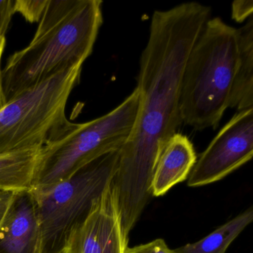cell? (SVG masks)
I'll return each instance as SVG.
<instances>
[{
	"label": "cell",
	"mask_w": 253,
	"mask_h": 253,
	"mask_svg": "<svg viewBox=\"0 0 253 253\" xmlns=\"http://www.w3.org/2000/svg\"><path fill=\"white\" fill-rule=\"evenodd\" d=\"M211 8L184 2L155 11L140 59V105L128 140L120 151L112 180L127 236L151 198L157 163L167 142L183 124L180 92L185 66Z\"/></svg>",
	"instance_id": "6da1fadb"
},
{
	"label": "cell",
	"mask_w": 253,
	"mask_h": 253,
	"mask_svg": "<svg viewBox=\"0 0 253 253\" xmlns=\"http://www.w3.org/2000/svg\"><path fill=\"white\" fill-rule=\"evenodd\" d=\"M102 4L48 0L33 40L12 54L2 71L6 103L60 72L83 66L103 24Z\"/></svg>",
	"instance_id": "7a4b0ae2"
},
{
	"label": "cell",
	"mask_w": 253,
	"mask_h": 253,
	"mask_svg": "<svg viewBox=\"0 0 253 253\" xmlns=\"http://www.w3.org/2000/svg\"><path fill=\"white\" fill-rule=\"evenodd\" d=\"M236 29L220 17L203 26L185 66L180 92L183 124L215 129L230 106L238 65Z\"/></svg>",
	"instance_id": "3957f363"
},
{
	"label": "cell",
	"mask_w": 253,
	"mask_h": 253,
	"mask_svg": "<svg viewBox=\"0 0 253 253\" xmlns=\"http://www.w3.org/2000/svg\"><path fill=\"white\" fill-rule=\"evenodd\" d=\"M82 66L60 72L6 103L0 110V154L43 148L78 127L68 121L66 109Z\"/></svg>",
	"instance_id": "277c9868"
},
{
	"label": "cell",
	"mask_w": 253,
	"mask_h": 253,
	"mask_svg": "<svg viewBox=\"0 0 253 253\" xmlns=\"http://www.w3.org/2000/svg\"><path fill=\"white\" fill-rule=\"evenodd\" d=\"M140 105L138 90L103 116L42 148L32 190L41 192L67 180L97 158L120 150L128 140Z\"/></svg>",
	"instance_id": "5b68a950"
},
{
	"label": "cell",
	"mask_w": 253,
	"mask_h": 253,
	"mask_svg": "<svg viewBox=\"0 0 253 253\" xmlns=\"http://www.w3.org/2000/svg\"><path fill=\"white\" fill-rule=\"evenodd\" d=\"M120 150L84 166L67 180L35 192L42 233V253H65L73 231L86 218L118 170Z\"/></svg>",
	"instance_id": "8992f818"
},
{
	"label": "cell",
	"mask_w": 253,
	"mask_h": 253,
	"mask_svg": "<svg viewBox=\"0 0 253 253\" xmlns=\"http://www.w3.org/2000/svg\"><path fill=\"white\" fill-rule=\"evenodd\" d=\"M253 156V108L239 111L201 154L188 177L189 187L222 180Z\"/></svg>",
	"instance_id": "52a82bcc"
},
{
	"label": "cell",
	"mask_w": 253,
	"mask_h": 253,
	"mask_svg": "<svg viewBox=\"0 0 253 253\" xmlns=\"http://www.w3.org/2000/svg\"><path fill=\"white\" fill-rule=\"evenodd\" d=\"M128 243L112 180L72 232L65 253H125Z\"/></svg>",
	"instance_id": "ba28073f"
},
{
	"label": "cell",
	"mask_w": 253,
	"mask_h": 253,
	"mask_svg": "<svg viewBox=\"0 0 253 253\" xmlns=\"http://www.w3.org/2000/svg\"><path fill=\"white\" fill-rule=\"evenodd\" d=\"M0 253H42V233L32 190L16 192L0 225Z\"/></svg>",
	"instance_id": "9c48e42d"
},
{
	"label": "cell",
	"mask_w": 253,
	"mask_h": 253,
	"mask_svg": "<svg viewBox=\"0 0 253 253\" xmlns=\"http://www.w3.org/2000/svg\"><path fill=\"white\" fill-rule=\"evenodd\" d=\"M196 161V152L189 137L180 133L174 134L157 163L151 186L152 196H162L173 186L186 180Z\"/></svg>",
	"instance_id": "30bf717a"
},
{
	"label": "cell",
	"mask_w": 253,
	"mask_h": 253,
	"mask_svg": "<svg viewBox=\"0 0 253 253\" xmlns=\"http://www.w3.org/2000/svg\"><path fill=\"white\" fill-rule=\"evenodd\" d=\"M238 59L229 108L238 112L253 108V19L236 29Z\"/></svg>",
	"instance_id": "8fae6325"
},
{
	"label": "cell",
	"mask_w": 253,
	"mask_h": 253,
	"mask_svg": "<svg viewBox=\"0 0 253 253\" xmlns=\"http://www.w3.org/2000/svg\"><path fill=\"white\" fill-rule=\"evenodd\" d=\"M41 147L0 154V191L32 189Z\"/></svg>",
	"instance_id": "7c38bea8"
},
{
	"label": "cell",
	"mask_w": 253,
	"mask_h": 253,
	"mask_svg": "<svg viewBox=\"0 0 253 253\" xmlns=\"http://www.w3.org/2000/svg\"><path fill=\"white\" fill-rule=\"evenodd\" d=\"M253 220V210L250 207L200 241L174 249V253H226L231 244Z\"/></svg>",
	"instance_id": "4fadbf2b"
},
{
	"label": "cell",
	"mask_w": 253,
	"mask_h": 253,
	"mask_svg": "<svg viewBox=\"0 0 253 253\" xmlns=\"http://www.w3.org/2000/svg\"><path fill=\"white\" fill-rule=\"evenodd\" d=\"M48 1V0H16L14 1V12L20 13L30 23L41 21Z\"/></svg>",
	"instance_id": "5bb4252c"
},
{
	"label": "cell",
	"mask_w": 253,
	"mask_h": 253,
	"mask_svg": "<svg viewBox=\"0 0 253 253\" xmlns=\"http://www.w3.org/2000/svg\"><path fill=\"white\" fill-rule=\"evenodd\" d=\"M125 253H174V251L168 247L164 239L158 238L147 244L127 247Z\"/></svg>",
	"instance_id": "9a60e30c"
},
{
	"label": "cell",
	"mask_w": 253,
	"mask_h": 253,
	"mask_svg": "<svg viewBox=\"0 0 253 253\" xmlns=\"http://www.w3.org/2000/svg\"><path fill=\"white\" fill-rule=\"evenodd\" d=\"M253 12V2L252 0H235L232 5V18L237 23H241L250 18Z\"/></svg>",
	"instance_id": "2e32d148"
},
{
	"label": "cell",
	"mask_w": 253,
	"mask_h": 253,
	"mask_svg": "<svg viewBox=\"0 0 253 253\" xmlns=\"http://www.w3.org/2000/svg\"><path fill=\"white\" fill-rule=\"evenodd\" d=\"M14 14V0L0 1V38H5L11 17Z\"/></svg>",
	"instance_id": "e0dca14e"
},
{
	"label": "cell",
	"mask_w": 253,
	"mask_h": 253,
	"mask_svg": "<svg viewBox=\"0 0 253 253\" xmlns=\"http://www.w3.org/2000/svg\"><path fill=\"white\" fill-rule=\"evenodd\" d=\"M17 192L0 191V225L3 221Z\"/></svg>",
	"instance_id": "ac0fdd59"
},
{
	"label": "cell",
	"mask_w": 253,
	"mask_h": 253,
	"mask_svg": "<svg viewBox=\"0 0 253 253\" xmlns=\"http://www.w3.org/2000/svg\"><path fill=\"white\" fill-rule=\"evenodd\" d=\"M5 38H0V110L6 105V100H5V94H4L3 88H2V71H1V59H2V54H3L4 48H5Z\"/></svg>",
	"instance_id": "d6986e66"
}]
</instances>
